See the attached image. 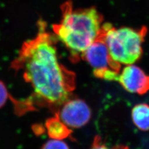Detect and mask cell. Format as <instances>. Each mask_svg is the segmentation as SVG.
I'll list each match as a JSON object with an SVG mask.
<instances>
[{"instance_id": "52a82bcc", "label": "cell", "mask_w": 149, "mask_h": 149, "mask_svg": "<svg viewBox=\"0 0 149 149\" xmlns=\"http://www.w3.org/2000/svg\"><path fill=\"white\" fill-rule=\"evenodd\" d=\"M49 136L53 139L62 140L67 137L70 130L57 115L54 118L49 119L46 123Z\"/></svg>"}, {"instance_id": "ba28073f", "label": "cell", "mask_w": 149, "mask_h": 149, "mask_svg": "<svg viewBox=\"0 0 149 149\" xmlns=\"http://www.w3.org/2000/svg\"><path fill=\"white\" fill-rule=\"evenodd\" d=\"M132 118L134 124L142 130H149V105L139 104L134 107Z\"/></svg>"}, {"instance_id": "30bf717a", "label": "cell", "mask_w": 149, "mask_h": 149, "mask_svg": "<svg viewBox=\"0 0 149 149\" xmlns=\"http://www.w3.org/2000/svg\"><path fill=\"white\" fill-rule=\"evenodd\" d=\"M90 149H129V148L127 146H116L109 147L102 142L100 137L96 136L95 137L94 141H93V143Z\"/></svg>"}, {"instance_id": "8fae6325", "label": "cell", "mask_w": 149, "mask_h": 149, "mask_svg": "<svg viewBox=\"0 0 149 149\" xmlns=\"http://www.w3.org/2000/svg\"><path fill=\"white\" fill-rule=\"evenodd\" d=\"M8 98V92L4 84L0 81V108L5 104Z\"/></svg>"}, {"instance_id": "8992f818", "label": "cell", "mask_w": 149, "mask_h": 149, "mask_svg": "<svg viewBox=\"0 0 149 149\" xmlns=\"http://www.w3.org/2000/svg\"><path fill=\"white\" fill-rule=\"evenodd\" d=\"M117 81L130 93L143 95L149 90V75L133 64L126 65L120 72Z\"/></svg>"}, {"instance_id": "5b68a950", "label": "cell", "mask_w": 149, "mask_h": 149, "mask_svg": "<svg viewBox=\"0 0 149 149\" xmlns=\"http://www.w3.org/2000/svg\"><path fill=\"white\" fill-rule=\"evenodd\" d=\"M55 115L68 127L78 129L89 122L91 113L89 106L84 101L69 99L61 105V108Z\"/></svg>"}, {"instance_id": "3957f363", "label": "cell", "mask_w": 149, "mask_h": 149, "mask_svg": "<svg viewBox=\"0 0 149 149\" xmlns=\"http://www.w3.org/2000/svg\"><path fill=\"white\" fill-rule=\"evenodd\" d=\"M104 40L111 57L116 62L124 65H132L141 58L142 45L145 40L147 29L128 27L115 28L109 23L103 24Z\"/></svg>"}, {"instance_id": "9c48e42d", "label": "cell", "mask_w": 149, "mask_h": 149, "mask_svg": "<svg viewBox=\"0 0 149 149\" xmlns=\"http://www.w3.org/2000/svg\"><path fill=\"white\" fill-rule=\"evenodd\" d=\"M41 149H70L67 144L62 140L53 139L47 142Z\"/></svg>"}, {"instance_id": "7a4b0ae2", "label": "cell", "mask_w": 149, "mask_h": 149, "mask_svg": "<svg viewBox=\"0 0 149 149\" xmlns=\"http://www.w3.org/2000/svg\"><path fill=\"white\" fill-rule=\"evenodd\" d=\"M61 9V20L53 25V31L76 62L99 36L103 16L95 7L74 9L71 1L64 3Z\"/></svg>"}, {"instance_id": "277c9868", "label": "cell", "mask_w": 149, "mask_h": 149, "mask_svg": "<svg viewBox=\"0 0 149 149\" xmlns=\"http://www.w3.org/2000/svg\"><path fill=\"white\" fill-rule=\"evenodd\" d=\"M81 58L90 65L96 77L117 81L120 72V64L111 57L104 40L103 24L99 36L86 49Z\"/></svg>"}, {"instance_id": "6da1fadb", "label": "cell", "mask_w": 149, "mask_h": 149, "mask_svg": "<svg viewBox=\"0 0 149 149\" xmlns=\"http://www.w3.org/2000/svg\"><path fill=\"white\" fill-rule=\"evenodd\" d=\"M54 37L40 21L37 35L26 41L12 67L21 70L37 99L51 106H61L75 88V74L60 62Z\"/></svg>"}]
</instances>
